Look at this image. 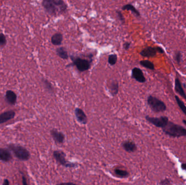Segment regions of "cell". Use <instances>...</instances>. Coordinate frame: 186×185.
Instances as JSON below:
<instances>
[{
	"mask_svg": "<svg viewBox=\"0 0 186 185\" xmlns=\"http://www.w3.org/2000/svg\"><path fill=\"white\" fill-rule=\"evenodd\" d=\"M158 52L157 47H147L142 50L140 55L143 57H154Z\"/></svg>",
	"mask_w": 186,
	"mask_h": 185,
	"instance_id": "obj_13",
	"label": "cell"
},
{
	"mask_svg": "<svg viewBox=\"0 0 186 185\" xmlns=\"http://www.w3.org/2000/svg\"><path fill=\"white\" fill-rule=\"evenodd\" d=\"M147 102L151 109L154 112H163L167 109L165 103L155 97L149 96L147 97Z\"/></svg>",
	"mask_w": 186,
	"mask_h": 185,
	"instance_id": "obj_6",
	"label": "cell"
},
{
	"mask_svg": "<svg viewBox=\"0 0 186 185\" xmlns=\"http://www.w3.org/2000/svg\"><path fill=\"white\" fill-rule=\"evenodd\" d=\"M42 82L43 85L44 86L45 89H46V90L49 94H54V92H55L54 88L53 87L52 84L47 79H42Z\"/></svg>",
	"mask_w": 186,
	"mask_h": 185,
	"instance_id": "obj_22",
	"label": "cell"
},
{
	"mask_svg": "<svg viewBox=\"0 0 186 185\" xmlns=\"http://www.w3.org/2000/svg\"><path fill=\"white\" fill-rule=\"evenodd\" d=\"M116 13H117V15L119 20L120 21L121 24L122 25L125 24V18H124L123 13L121 12L120 11H118V10L116 11Z\"/></svg>",
	"mask_w": 186,
	"mask_h": 185,
	"instance_id": "obj_26",
	"label": "cell"
},
{
	"mask_svg": "<svg viewBox=\"0 0 186 185\" xmlns=\"http://www.w3.org/2000/svg\"><path fill=\"white\" fill-rule=\"evenodd\" d=\"M66 155L61 150H57L53 152V157L58 164L63 166V167L69 168H75L78 167L79 164L77 162H73L66 159Z\"/></svg>",
	"mask_w": 186,
	"mask_h": 185,
	"instance_id": "obj_5",
	"label": "cell"
},
{
	"mask_svg": "<svg viewBox=\"0 0 186 185\" xmlns=\"http://www.w3.org/2000/svg\"><path fill=\"white\" fill-rule=\"evenodd\" d=\"M131 77L140 83H144L146 81L144 73L142 70L138 68H134L132 70Z\"/></svg>",
	"mask_w": 186,
	"mask_h": 185,
	"instance_id": "obj_10",
	"label": "cell"
},
{
	"mask_svg": "<svg viewBox=\"0 0 186 185\" xmlns=\"http://www.w3.org/2000/svg\"><path fill=\"white\" fill-rule=\"evenodd\" d=\"M5 99L8 104L14 105L17 101V95L13 91L7 90L5 92Z\"/></svg>",
	"mask_w": 186,
	"mask_h": 185,
	"instance_id": "obj_15",
	"label": "cell"
},
{
	"mask_svg": "<svg viewBox=\"0 0 186 185\" xmlns=\"http://www.w3.org/2000/svg\"><path fill=\"white\" fill-rule=\"evenodd\" d=\"M158 52L161 53H164V50H163L161 47H157Z\"/></svg>",
	"mask_w": 186,
	"mask_h": 185,
	"instance_id": "obj_34",
	"label": "cell"
},
{
	"mask_svg": "<svg viewBox=\"0 0 186 185\" xmlns=\"http://www.w3.org/2000/svg\"><path fill=\"white\" fill-rule=\"evenodd\" d=\"M131 43L130 42H125L123 45V48L125 51L129 50L131 46Z\"/></svg>",
	"mask_w": 186,
	"mask_h": 185,
	"instance_id": "obj_29",
	"label": "cell"
},
{
	"mask_svg": "<svg viewBox=\"0 0 186 185\" xmlns=\"http://www.w3.org/2000/svg\"><path fill=\"white\" fill-rule=\"evenodd\" d=\"M118 57L116 54H112L108 56V63L111 66L114 65L117 63Z\"/></svg>",
	"mask_w": 186,
	"mask_h": 185,
	"instance_id": "obj_25",
	"label": "cell"
},
{
	"mask_svg": "<svg viewBox=\"0 0 186 185\" xmlns=\"http://www.w3.org/2000/svg\"><path fill=\"white\" fill-rule=\"evenodd\" d=\"M42 5L45 12L52 16L64 13L68 8L67 4L62 0H44Z\"/></svg>",
	"mask_w": 186,
	"mask_h": 185,
	"instance_id": "obj_1",
	"label": "cell"
},
{
	"mask_svg": "<svg viewBox=\"0 0 186 185\" xmlns=\"http://www.w3.org/2000/svg\"><path fill=\"white\" fill-rule=\"evenodd\" d=\"M2 185H10L9 181L7 179H5L3 181Z\"/></svg>",
	"mask_w": 186,
	"mask_h": 185,
	"instance_id": "obj_33",
	"label": "cell"
},
{
	"mask_svg": "<svg viewBox=\"0 0 186 185\" xmlns=\"http://www.w3.org/2000/svg\"><path fill=\"white\" fill-rule=\"evenodd\" d=\"M114 173L116 177L123 179V178H127L129 177L130 174L127 170H121L119 168H115L114 170Z\"/></svg>",
	"mask_w": 186,
	"mask_h": 185,
	"instance_id": "obj_20",
	"label": "cell"
},
{
	"mask_svg": "<svg viewBox=\"0 0 186 185\" xmlns=\"http://www.w3.org/2000/svg\"><path fill=\"white\" fill-rule=\"evenodd\" d=\"M56 185H78L75 183H71V182H67V183H57Z\"/></svg>",
	"mask_w": 186,
	"mask_h": 185,
	"instance_id": "obj_31",
	"label": "cell"
},
{
	"mask_svg": "<svg viewBox=\"0 0 186 185\" xmlns=\"http://www.w3.org/2000/svg\"><path fill=\"white\" fill-rule=\"evenodd\" d=\"M70 59L72 60L73 63L66 65V68L75 66L77 68V70L81 72H83L89 70L90 68L92 60H88L86 59L73 55L70 56Z\"/></svg>",
	"mask_w": 186,
	"mask_h": 185,
	"instance_id": "obj_4",
	"label": "cell"
},
{
	"mask_svg": "<svg viewBox=\"0 0 186 185\" xmlns=\"http://www.w3.org/2000/svg\"><path fill=\"white\" fill-rule=\"evenodd\" d=\"M181 168L182 169V170H186V164H181Z\"/></svg>",
	"mask_w": 186,
	"mask_h": 185,
	"instance_id": "obj_35",
	"label": "cell"
},
{
	"mask_svg": "<svg viewBox=\"0 0 186 185\" xmlns=\"http://www.w3.org/2000/svg\"><path fill=\"white\" fill-rule=\"evenodd\" d=\"M13 159L12 152L9 149L1 148H0V161L3 162L11 161Z\"/></svg>",
	"mask_w": 186,
	"mask_h": 185,
	"instance_id": "obj_12",
	"label": "cell"
},
{
	"mask_svg": "<svg viewBox=\"0 0 186 185\" xmlns=\"http://www.w3.org/2000/svg\"><path fill=\"white\" fill-rule=\"evenodd\" d=\"M121 146L125 150V151L129 153H134L137 150V146L136 144H135L134 141L130 140L123 141L121 143Z\"/></svg>",
	"mask_w": 186,
	"mask_h": 185,
	"instance_id": "obj_11",
	"label": "cell"
},
{
	"mask_svg": "<svg viewBox=\"0 0 186 185\" xmlns=\"http://www.w3.org/2000/svg\"><path fill=\"white\" fill-rule=\"evenodd\" d=\"M171 184V180L168 179H165L160 182V185H169Z\"/></svg>",
	"mask_w": 186,
	"mask_h": 185,
	"instance_id": "obj_28",
	"label": "cell"
},
{
	"mask_svg": "<svg viewBox=\"0 0 186 185\" xmlns=\"http://www.w3.org/2000/svg\"><path fill=\"white\" fill-rule=\"evenodd\" d=\"M109 91L112 96L115 97L119 92V85L118 81L113 80L110 82V86L108 87Z\"/></svg>",
	"mask_w": 186,
	"mask_h": 185,
	"instance_id": "obj_16",
	"label": "cell"
},
{
	"mask_svg": "<svg viewBox=\"0 0 186 185\" xmlns=\"http://www.w3.org/2000/svg\"><path fill=\"white\" fill-rule=\"evenodd\" d=\"M176 101L177 102V104L178 105V107L180 108L181 111L184 113V115H186V107L184 104V102L180 99V98L178 96H175Z\"/></svg>",
	"mask_w": 186,
	"mask_h": 185,
	"instance_id": "obj_24",
	"label": "cell"
},
{
	"mask_svg": "<svg viewBox=\"0 0 186 185\" xmlns=\"http://www.w3.org/2000/svg\"><path fill=\"white\" fill-rule=\"evenodd\" d=\"M21 179H22V185H28V184H27V182L26 177H25L24 175H22Z\"/></svg>",
	"mask_w": 186,
	"mask_h": 185,
	"instance_id": "obj_32",
	"label": "cell"
},
{
	"mask_svg": "<svg viewBox=\"0 0 186 185\" xmlns=\"http://www.w3.org/2000/svg\"><path fill=\"white\" fill-rule=\"evenodd\" d=\"M15 112L13 110H9L0 114V124H3L13 119Z\"/></svg>",
	"mask_w": 186,
	"mask_h": 185,
	"instance_id": "obj_14",
	"label": "cell"
},
{
	"mask_svg": "<svg viewBox=\"0 0 186 185\" xmlns=\"http://www.w3.org/2000/svg\"><path fill=\"white\" fill-rule=\"evenodd\" d=\"M163 131L167 135L172 137H180L186 136V129L181 125L169 122L167 125L162 129Z\"/></svg>",
	"mask_w": 186,
	"mask_h": 185,
	"instance_id": "obj_3",
	"label": "cell"
},
{
	"mask_svg": "<svg viewBox=\"0 0 186 185\" xmlns=\"http://www.w3.org/2000/svg\"><path fill=\"white\" fill-rule=\"evenodd\" d=\"M75 116L77 121L82 125H86L88 123V117L83 110L79 107H76L74 110Z\"/></svg>",
	"mask_w": 186,
	"mask_h": 185,
	"instance_id": "obj_9",
	"label": "cell"
},
{
	"mask_svg": "<svg viewBox=\"0 0 186 185\" xmlns=\"http://www.w3.org/2000/svg\"><path fill=\"white\" fill-rule=\"evenodd\" d=\"M182 122L184 123V124L186 125V120H184L182 121Z\"/></svg>",
	"mask_w": 186,
	"mask_h": 185,
	"instance_id": "obj_36",
	"label": "cell"
},
{
	"mask_svg": "<svg viewBox=\"0 0 186 185\" xmlns=\"http://www.w3.org/2000/svg\"><path fill=\"white\" fill-rule=\"evenodd\" d=\"M145 119L147 122L152 124V125H155V127L157 128L162 129L164 128L169 122L168 118L165 116H162L160 117H152L149 116H146Z\"/></svg>",
	"mask_w": 186,
	"mask_h": 185,
	"instance_id": "obj_7",
	"label": "cell"
},
{
	"mask_svg": "<svg viewBox=\"0 0 186 185\" xmlns=\"http://www.w3.org/2000/svg\"><path fill=\"white\" fill-rule=\"evenodd\" d=\"M7 44V39L3 33H0V46L3 47Z\"/></svg>",
	"mask_w": 186,
	"mask_h": 185,
	"instance_id": "obj_27",
	"label": "cell"
},
{
	"mask_svg": "<svg viewBox=\"0 0 186 185\" xmlns=\"http://www.w3.org/2000/svg\"><path fill=\"white\" fill-rule=\"evenodd\" d=\"M139 64L143 67L147 68V69H149V70H154V69H155L154 64L151 61H149V60H141V61H140Z\"/></svg>",
	"mask_w": 186,
	"mask_h": 185,
	"instance_id": "obj_23",
	"label": "cell"
},
{
	"mask_svg": "<svg viewBox=\"0 0 186 185\" xmlns=\"http://www.w3.org/2000/svg\"><path fill=\"white\" fill-rule=\"evenodd\" d=\"M56 53L58 57L60 58L63 60H67L68 59L69 57L68 53L64 47L57 48L56 50Z\"/></svg>",
	"mask_w": 186,
	"mask_h": 185,
	"instance_id": "obj_19",
	"label": "cell"
},
{
	"mask_svg": "<svg viewBox=\"0 0 186 185\" xmlns=\"http://www.w3.org/2000/svg\"><path fill=\"white\" fill-rule=\"evenodd\" d=\"M175 59L176 61H177V62L180 63L181 59V55L180 53L178 52L176 53V55H175Z\"/></svg>",
	"mask_w": 186,
	"mask_h": 185,
	"instance_id": "obj_30",
	"label": "cell"
},
{
	"mask_svg": "<svg viewBox=\"0 0 186 185\" xmlns=\"http://www.w3.org/2000/svg\"><path fill=\"white\" fill-rule=\"evenodd\" d=\"M175 90L177 93H178L181 97L186 99V93L181 85V81L178 78H176L175 80Z\"/></svg>",
	"mask_w": 186,
	"mask_h": 185,
	"instance_id": "obj_18",
	"label": "cell"
},
{
	"mask_svg": "<svg viewBox=\"0 0 186 185\" xmlns=\"http://www.w3.org/2000/svg\"><path fill=\"white\" fill-rule=\"evenodd\" d=\"M121 9L123 11H131L132 12V13H134L137 16H140V14L139 13V11H138L136 7L131 3H129V4H126V5H123L121 7Z\"/></svg>",
	"mask_w": 186,
	"mask_h": 185,
	"instance_id": "obj_21",
	"label": "cell"
},
{
	"mask_svg": "<svg viewBox=\"0 0 186 185\" xmlns=\"http://www.w3.org/2000/svg\"><path fill=\"white\" fill-rule=\"evenodd\" d=\"M7 148L10 150L16 159L21 161H27L31 157V154L28 149L20 144H9L7 145Z\"/></svg>",
	"mask_w": 186,
	"mask_h": 185,
	"instance_id": "obj_2",
	"label": "cell"
},
{
	"mask_svg": "<svg viewBox=\"0 0 186 185\" xmlns=\"http://www.w3.org/2000/svg\"><path fill=\"white\" fill-rule=\"evenodd\" d=\"M50 134L56 144H63L64 143L66 136L62 131L58 130L55 128H53L50 131Z\"/></svg>",
	"mask_w": 186,
	"mask_h": 185,
	"instance_id": "obj_8",
	"label": "cell"
},
{
	"mask_svg": "<svg viewBox=\"0 0 186 185\" xmlns=\"http://www.w3.org/2000/svg\"><path fill=\"white\" fill-rule=\"evenodd\" d=\"M63 40V34L60 33H56L51 37V41L52 44L55 46H60L62 45Z\"/></svg>",
	"mask_w": 186,
	"mask_h": 185,
	"instance_id": "obj_17",
	"label": "cell"
}]
</instances>
